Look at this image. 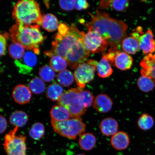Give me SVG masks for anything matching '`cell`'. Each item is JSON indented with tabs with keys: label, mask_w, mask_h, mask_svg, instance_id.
Returning <instances> with one entry per match:
<instances>
[{
	"label": "cell",
	"mask_w": 155,
	"mask_h": 155,
	"mask_svg": "<svg viewBox=\"0 0 155 155\" xmlns=\"http://www.w3.org/2000/svg\"><path fill=\"white\" fill-rule=\"evenodd\" d=\"M85 34L74 24H71L66 34L55 35L51 49L45 52V55L50 57L55 55L61 56L66 61L71 68L76 69L87 61L91 54L85 48L83 42Z\"/></svg>",
	"instance_id": "cell-1"
},
{
	"label": "cell",
	"mask_w": 155,
	"mask_h": 155,
	"mask_svg": "<svg viewBox=\"0 0 155 155\" xmlns=\"http://www.w3.org/2000/svg\"><path fill=\"white\" fill-rule=\"evenodd\" d=\"M91 20L85 26L94 31L105 40L110 48L119 50L122 41L127 36V26L123 21L111 18L104 12L97 10L95 15L89 13Z\"/></svg>",
	"instance_id": "cell-2"
},
{
	"label": "cell",
	"mask_w": 155,
	"mask_h": 155,
	"mask_svg": "<svg viewBox=\"0 0 155 155\" xmlns=\"http://www.w3.org/2000/svg\"><path fill=\"white\" fill-rule=\"evenodd\" d=\"M12 42H17L25 49L39 54V46L43 43L44 38L38 25H24L17 23L9 30Z\"/></svg>",
	"instance_id": "cell-3"
},
{
	"label": "cell",
	"mask_w": 155,
	"mask_h": 155,
	"mask_svg": "<svg viewBox=\"0 0 155 155\" xmlns=\"http://www.w3.org/2000/svg\"><path fill=\"white\" fill-rule=\"evenodd\" d=\"M12 17L24 25H41L42 16L38 3L33 0H22L15 5Z\"/></svg>",
	"instance_id": "cell-4"
},
{
	"label": "cell",
	"mask_w": 155,
	"mask_h": 155,
	"mask_svg": "<svg viewBox=\"0 0 155 155\" xmlns=\"http://www.w3.org/2000/svg\"><path fill=\"white\" fill-rule=\"evenodd\" d=\"M51 124L56 133L71 139H75L86 130V125L80 118H74L67 120L56 121L51 120Z\"/></svg>",
	"instance_id": "cell-5"
},
{
	"label": "cell",
	"mask_w": 155,
	"mask_h": 155,
	"mask_svg": "<svg viewBox=\"0 0 155 155\" xmlns=\"http://www.w3.org/2000/svg\"><path fill=\"white\" fill-rule=\"evenodd\" d=\"M18 127L6 135L3 145L7 155H27L26 137L23 135H16Z\"/></svg>",
	"instance_id": "cell-6"
},
{
	"label": "cell",
	"mask_w": 155,
	"mask_h": 155,
	"mask_svg": "<svg viewBox=\"0 0 155 155\" xmlns=\"http://www.w3.org/2000/svg\"><path fill=\"white\" fill-rule=\"evenodd\" d=\"M83 42L86 49L93 54L104 53L108 45L101 36L93 30L85 34Z\"/></svg>",
	"instance_id": "cell-7"
},
{
	"label": "cell",
	"mask_w": 155,
	"mask_h": 155,
	"mask_svg": "<svg viewBox=\"0 0 155 155\" xmlns=\"http://www.w3.org/2000/svg\"><path fill=\"white\" fill-rule=\"evenodd\" d=\"M96 68V67L86 63L78 66L75 69L74 76L79 88H84L87 83L93 80Z\"/></svg>",
	"instance_id": "cell-8"
},
{
	"label": "cell",
	"mask_w": 155,
	"mask_h": 155,
	"mask_svg": "<svg viewBox=\"0 0 155 155\" xmlns=\"http://www.w3.org/2000/svg\"><path fill=\"white\" fill-rule=\"evenodd\" d=\"M139 48L145 54H151L155 50V40L152 31L149 29L140 37L137 40Z\"/></svg>",
	"instance_id": "cell-9"
},
{
	"label": "cell",
	"mask_w": 155,
	"mask_h": 155,
	"mask_svg": "<svg viewBox=\"0 0 155 155\" xmlns=\"http://www.w3.org/2000/svg\"><path fill=\"white\" fill-rule=\"evenodd\" d=\"M140 64L142 69L141 73L143 76L150 77L155 83V54H149L143 58Z\"/></svg>",
	"instance_id": "cell-10"
},
{
	"label": "cell",
	"mask_w": 155,
	"mask_h": 155,
	"mask_svg": "<svg viewBox=\"0 0 155 155\" xmlns=\"http://www.w3.org/2000/svg\"><path fill=\"white\" fill-rule=\"evenodd\" d=\"M15 101L19 104L28 103L31 98V93L28 87L23 84H19L15 87L12 92Z\"/></svg>",
	"instance_id": "cell-11"
},
{
	"label": "cell",
	"mask_w": 155,
	"mask_h": 155,
	"mask_svg": "<svg viewBox=\"0 0 155 155\" xmlns=\"http://www.w3.org/2000/svg\"><path fill=\"white\" fill-rule=\"evenodd\" d=\"M113 102L107 95L101 94L97 96L94 100L93 105L96 111L100 113L109 112L113 106Z\"/></svg>",
	"instance_id": "cell-12"
},
{
	"label": "cell",
	"mask_w": 155,
	"mask_h": 155,
	"mask_svg": "<svg viewBox=\"0 0 155 155\" xmlns=\"http://www.w3.org/2000/svg\"><path fill=\"white\" fill-rule=\"evenodd\" d=\"M130 141L129 136L124 131H119L112 137L111 143L116 150H125L129 146Z\"/></svg>",
	"instance_id": "cell-13"
},
{
	"label": "cell",
	"mask_w": 155,
	"mask_h": 155,
	"mask_svg": "<svg viewBox=\"0 0 155 155\" xmlns=\"http://www.w3.org/2000/svg\"><path fill=\"white\" fill-rule=\"evenodd\" d=\"M100 127L102 134L108 137L113 136L117 132L119 125L115 119L108 117L102 120L100 124Z\"/></svg>",
	"instance_id": "cell-14"
},
{
	"label": "cell",
	"mask_w": 155,
	"mask_h": 155,
	"mask_svg": "<svg viewBox=\"0 0 155 155\" xmlns=\"http://www.w3.org/2000/svg\"><path fill=\"white\" fill-rule=\"evenodd\" d=\"M83 89L78 87L71 88L64 92L58 101V104L67 108L78 99L79 93Z\"/></svg>",
	"instance_id": "cell-15"
},
{
	"label": "cell",
	"mask_w": 155,
	"mask_h": 155,
	"mask_svg": "<svg viewBox=\"0 0 155 155\" xmlns=\"http://www.w3.org/2000/svg\"><path fill=\"white\" fill-rule=\"evenodd\" d=\"M50 114L51 120L56 121L67 120L71 117L67 108L59 104L54 106L52 108Z\"/></svg>",
	"instance_id": "cell-16"
},
{
	"label": "cell",
	"mask_w": 155,
	"mask_h": 155,
	"mask_svg": "<svg viewBox=\"0 0 155 155\" xmlns=\"http://www.w3.org/2000/svg\"><path fill=\"white\" fill-rule=\"evenodd\" d=\"M133 63L132 58L125 52H120L116 56L115 64L117 68L121 70L125 71L130 69Z\"/></svg>",
	"instance_id": "cell-17"
},
{
	"label": "cell",
	"mask_w": 155,
	"mask_h": 155,
	"mask_svg": "<svg viewBox=\"0 0 155 155\" xmlns=\"http://www.w3.org/2000/svg\"><path fill=\"white\" fill-rule=\"evenodd\" d=\"M96 139L93 134L90 133H83L79 139V144L83 150L89 151L92 150L95 146Z\"/></svg>",
	"instance_id": "cell-18"
},
{
	"label": "cell",
	"mask_w": 155,
	"mask_h": 155,
	"mask_svg": "<svg viewBox=\"0 0 155 155\" xmlns=\"http://www.w3.org/2000/svg\"><path fill=\"white\" fill-rule=\"evenodd\" d=\"M97 69L98 76L102 78L109 77L113 73L111 64L108 61L105 55L103 56L98 63Z\"/></svg>",
	"instance_id": "cell-19"
},
{
	"label": "cell",
	"mask_w": 155,
	"mask_h": 155,
	"mask_svg": "<svg viewBox=\"0 0 155 155\" xmlns=\"http://www.w3.org/2000/svg\"><path fill=\"white\" fill-rule=\"evenodd\" d=\"M121 46L126 53L132 55L136 53L140 48L138 41L132 36L124 39L122 41Z\"/></svg>",
	"instance_id": "cell-20"
},
{
	"label": "cell",
	"mask_w": 155,
	"mask_h": 155,
	"mask_svg": "<svg viewBox=\"0 0 155 155\" xmlns=\"http://www.w3.org/2000/svg\"><path fill=\"white\" fill-rule=\"evenodd\" d=\"M41 25L45 30L49 32L56 31L59 26L57 17L51 13H48L42 17Z\"/></svg>",
	"instance_id": "cell-21"
},
{
	"label": "cell",
	"mask_w": 155,
	"mask_h": 155,
	"mask_svg": "<svg viewBox=\"0 0 155 155\" xmlns=\"http://www.w3.org/2000/svg\"><path fill=\"white\" fill-rule=\"evenodd\" d=\"M28 120V115L25 112L21 111L13 112L9 118L11 124L18 127H24Z\"/></svg>",
	"instance_id": "cell-22"
},
{
	"label": "cell",
	"mask_w": 155,
	"mask_h": 155,
	"mask_svg": "<svg viewBox=\"0 0 155 155\" xmlns=\"http://www.w3.org/2000/svg\"><path fill=\"white\" fill-rule=\"evenodd\" d=\"M63 93V87L57 83H53L48 87L46 96L52 101H58Z\"/></svg>",
	"instance_id": "cell-23"
},
{
	"label": "cell",
	"mask_w": 155,
	"mask_h": 155,
	"mask_svg": "<svg viewBox=\"0 0 155 155\" xmlns=\"http://www.w3.org/2000/svg\"><path fill=\"white\" fill-rule=\"evenodd\" d=\"M23 62H20L29 73L31 72L33 68L37 64V57L34 52L32 51L25 52L23 57Z\"/></svg>",
	"instance_id": "cell-24"
},
{
	"label": "cell",
	"mask_w": 155,
	"mask_h": 155,
	"mask_svg": "<svg viewBox=\"0 0 155 155\" xmlns=\"http://www.w3.org/2000/svg\"><path fill=\"white\" fill-rule=\"evenodd\" d=\"M50 58V67L56 72H61L66 68L67 61L63 58L58 55H54Z\"/></svg>",
	"instance_id": "cell-25"
},
{
	"label": "cell",
	"mask_w": 155,
	"mask_h": 155,
	"mask_svg": "<svg viewBox=\"0 0 155 155\" xmlns=\"http://www.w3.org/2000/svg\"><path fill=\"white\" fill-rule=\"evenodd\" d=\"M139 88L142 92H148L153 90L155 83L153 80L150 77L141 76L139 78L137 81Z\"/></svg>",
	"instance_id": "cell-26"
},
{
	"label": "cell",
	"mask_w": 155,
	"mask_h": 155,
	"mask_svg": "<svg viewBox=\"0 0 155 155\" xmlns=\"http://www.w3.org/2000/svg\"><path fill=\"white\" fill-rule=\"evenodd\" d=\"M57 78L58 82L64 87L71 86L74 81V77L73 73L68 70L65 69L60 72Z\"/></svg>",
	"instance_id": "cell-27"
},
{
	"label": "cell",
	"mask_w": 155,
	"mask_h": 155,
	"mask_svg": "<svg viewBox=\"0 0 155 155\" xmlns=\"http://www.w3.org/2000/svg\"><path fill=\"white\" fill-rule=\"evenodd\" d=\"M8 51L11 57L15 60L21 59L25 53L24 46L17 42H13L10 45Z\"/></svg>",
	"instance_id": "cell-28"
},
{
	"label": "cell",
	"mask_w": 155,
	"mask_h": 155,
	"mask_svg": "<svg viewBox=\"0 0 155 155\" xmlns=\"http://www.w3.org/2000/svg\"><path fill=\"white\" fill-rule=\"evenodd\" d=\"M94 97L90 91L82 90L78 96V101L81 105L86 108L92 106L94 102Z\"/></svg>",
	"instance_id": "cell-29"
},
{
	"label": "cell",
	"mask_w": 155,
	"mask_h": 155,
	"mask_svg": "<svg viewBox=\"0 0 155 155\" xmlns=\"http://www.w3.org/2000/svg\"><path fill=\"white\" fill-rule=\"evenodd\" d=\"M71 117L73 118H80L86 113L87 110L79 104L78 99L68 107Z\"/></svg>",
	"instance_id": "cell-30"
},
{
	"label": "cell",
	"mask_w": 155,
	"mask_h": 155,
	"mask_svg": "<svg viewBox=\"0 0 155 155\" xmlns=\"http://www.w3.org/2000/svg\"><path fill=\"white\" fill-rule=\"evenodd\" d=\"M29 87L30 91L36 94H42L45 89L43 81L38 78H35L31 79L29 82Z\"/></svg>",
	"instance_id": "cell-31"
},
{
	"label": "cell",
	"mask_w": 155,
	"mask_h": 155,
	"mask_svg": "<svg viewBox=\"0 0 155 155\" xmlns=\"http://www.w3.org/2000/svg\"><path fill=\"white\" fill-rule=\"evenodd\" d=\"M39 75L41 79L46 82H51L55 77V73L53 69L47 65L41 68L39 71Z\"/></svg>",
	"instance_id": "cell-32"
},
{
	"label": "cell",
	"mask_w": 155,
	"mask_h": 155,
	"mask_svg": "<svg viewBox=\"0 0 155 155\" xmlns=\"http://www.w3.org/2000/svg\"><path fill=\"white\" fill-rule=\"evenodd\" d=\"M29 135L35 140H39L45 134V127L42 124L35 123L29 131Z\"/></svg>",
	"instance_id": "cell-33"
},
{
	"label": "cell",
	"mask_w": 155,
	"mask_h": 155,
	"mask_svg": "<svg viewBox=\"0 0 155 155\" xmlns=\"http://www.w3.org/2000/svg\"><path fill=\"white\" fill-rule=\"evenodd\" d=\"M154 120L152 116L148 114H143L138 119L137 124L139 127L143 130L150 129L153 125Z\"/></svg>",
	"instance_id": "cell-34"
},
{
	"label": "cell",
	"mask_w": 155,
	"mask_h": 155,
	"mask_svg": "<svg viewBox=\"0 0 155 155\" xmlns=\"http://www.w3.org/2000/svg\"><path fill=\"white\" fill-rule=\"evenodd\" d=\"M129 5V2L127 0H115L111 1L110 7L116 11L122 12L127 9Z\"/></svg>",
	"instance_id": "cell-35"
},
{
	"label": "cell",
	"mask_w": 155,
	"mask_h": 155,
	"mask_svg": "<svg viewBox=\"0 0 155 155\" xmlns=\"http://www.w3.org/2000/svg\"><path fill=\"white\" fill-rule=\"evenodd\" d=\"M74 2L73 0H63L59 1V3L60 7L63 10L69 11L73 10L74 8Z\"/></svg>",
	"instance_id": "cell-36"
},
{
	"label": "cell",
	"mask_w": 155,
	"mask_h": 155,
	"mask_svg": "<svg viewBox=\"0 0 155 155\" xmlns=\"http://www.w3.org/2000/svg\"><path fill=\"white\" fill-rule=\"evenodd\" d=\"M121 52L120 50L114 49L110 48L108 50V53L106 54V56L108 61L111 65L115 64V59L117 54Z\"/></svg>",
	"instance_id": "cell-37"
},
{
	"label": "cell",
	"mask_w": 155,
	"mask_h": 155,
	"mask_svg": "<svg viewBox=\"0 0 155 155\" xmlns=\"http://www.w3.org/2000/svg\"><path fill=\"white\" fill-rule=\"evenodd\" d=\"M74 6L77 10L81 11L88 8L89 5L86 0H76L75 1Z\"/></svg>",
	"instance_id": "cell-38"
},
{
	"label": "cell",
	"mask_w": 155,
	"mask_h": 155,
	"mask_svg": "<svg viewBox=\"0 0 155 155\" xmlns=\"http://www.w3.org/2000/svg\"><path fill=\"white\" fill-rule=\"evenodd\" d=\"M7 45L6 39L3 35L0 34V57L5 55Z\"/></svg>",
	"instance_id": "cell-39"
},
{
	"label": "cell",
	"mask_w": 155,
	"mask_h": 155,
	"mask_svg": "<svg viewBox=\"0 0 155 155\" xmlns=\"http://www.w3.org/2000/svg\"><path fill=\"white\" fill-rule=\"evenodd\" d=\"M7 122L3 116L0 115V134L3 133L7 129Z\"/></svg>",
	"instance_id": "cell-40"
},
{
	"label": "cell",
	"mask_w": 155,
	"mask_h": 155,
	"mask_svg": "<svg viewBox=\"0 0 155 155\" xmlns=\"http://www.w3.org/2000/svg\"><path fill=\"white\" fill-rule=\"evenodd\" d=\"M112 1H101L100 2L99 8L101 9H106L110 7Z\"/></svg>",
	"instance_id": "cell-41"
},
{
	"label": "cell",
	"mask_w": 155,
	"mask_h": 155,
	"mask_svg": "<svg viewBox=\"0 0 155 155\" xmlns=\"http://www.w3.org/2000/svg\"><path fill=\"white\" fill-rule=\"evenodd\" d=\"M76 155H86L85 154H77Z\"/></svg>",
	"instance_id": "cell-42"
}]
</instances>
